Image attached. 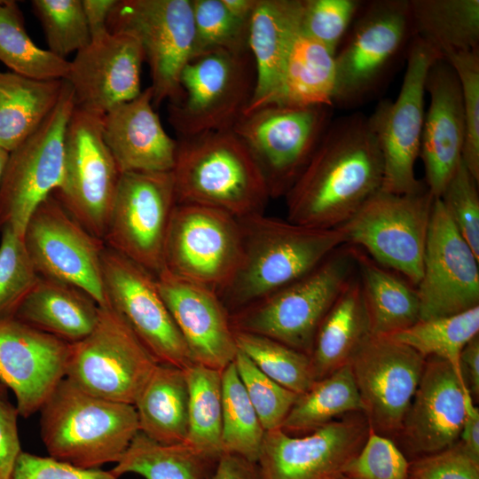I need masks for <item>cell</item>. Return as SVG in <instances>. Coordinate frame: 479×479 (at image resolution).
<instances>
[{
    "label": "cell",
    "instance_id": "obj_1",
    "mask_svg": "<svg viewBox=\"0 0 479 479\" xmlns=\"http://www.w3.org/2000/svg\"><path fill=\"white\" fill-rule=\"evenodd\" d=\"M382 180V157L367 117H341L330 122L285 195L287 219L308 227L337 228L381 189Z\"/></svg>",
    "mask_w": 479,
    "mask_h": 479
},
{
    "label": "cell",
    "instance_id": "obj_2",
    "mask_svg": "<svg viewBox=\"0 0 479 479\" xmlns=\"http://www.w3.org/2000/svg\"><path fill=\"white\" fill-rule=\"evenodd\" d=\"M239 222L240 263L217 293L230 314L296 280L347 245L338 228L308 227L264 213Z\"/></svg>",
    "mask_w": 479,
    "mask_h": 479
},
{
    "label": "cell",
    "instance_id": "obj_3",
    "mask_svg": "<svg viewBox=\"0 0 479 479\" xmlns=\"http://www.w3.org/2000/svg\"><path fill=\"white\" fill-rule=\"evenodd\" d=\"M171 170L177 203L215 208L238 219L263 214L270 195L263 175L232 130L178 137Z\"/></svg>",
    "mask_w": 479,
    "mask_h": 479
},
{
    "label": "cell",
    "instance_id": "obj_4",
    "mask_svg": "<svg viewBox=\"0 0 479 479\" xmlns=\"http://www.w3.org/2000/svg\"><path fill=\"white\" fill-rule=\"evenodd\" d=\"M40 411L49 456L81 468L117 463L139 431L133 404L94 396L66 377Z\"/></svg>",
    "mask_w": 479,
    "mask_h": 479
},
{
    "label": "cell",
    "instance_id": "obj_5",
    "mask_svg": "<svg viewBox=\"0 0 479 479\" xmlns=\"http://www.w3.org/2000/svg\"><path fill=\"white\" fill-rule=\"evenodd\" d=\"M356 272L352 248L344 245L305 275L231 313L232 327L310 356L319 325Z\"/></svg>",
    "mask_w": 479,
    "mask_h": 479
},
{
    "label": "cell",
    "instance_id": "obj_6",
    "mask_svg": "<svg viewBox=\"0 0 479 479\" xmlns=\"http://www.w3.org/2000/svg\"><path fill=\"white\" fill-rule=\"evenodd\" d=\"M255 87L250 51L194 56L180 75L177 97L169 102V122L178 137L232 130L250 104Z\"/></svg>",
    "mask_w": 479,
    "mask_h": 479
},
{
    "label": "cell",
    "instance_id": "obj_7",
    "mask_svg": "<svg viewBox=\"0 0 479 479\" xmlns=\"http://www.w3.org/2000/svg\"><path fill=\"white\" fill-rule=\"evenodd\" d=\"M434 200L427 187L403 194L380 190L337 228L347 245L362 249L416 287L422 276Z\"/></svg>",
    "mask_w": 479,
    "mask_h": 479
},
{
    "label": "cell",
    "instance_id": "obj_8",
    "mask_svg": "<svg viewBox=\"0 0 479 479\" xmlns=\"http://www.w3.org/2000/svg\"><path fill=\"white\" fill-rule=\"evenodd\" d=\"M325 106L269 104L246 113L232 130L247 148L271 199L285 197L331 122Z\"/></svg>",
    "mask_w": 479,
    "mask_h": 479
},
{
    "label": "cell",
    "instance_id": "obj_9",
    "mask_svg": "<svg viewBox=\"0 0 479 479\" xmlns=\"http://www.w3.org/2000/svg\"><path fill=\"white\" fill-rule=\"evenodd\" d=\"M406 67L395 100H381L367 117L383 162L381 191L403 194L426 187L415 176L425 117L426 79L442 54L423 40L412 36Z\"/></svg>",
    "mask_w": 479,
    "mask_h": 479
},
{
    "label": "cell",
    "instance_id": "obj_10",
    "mask_svg": "<svg viewBox=\"0 0 479 479\" xmlns=\"http://www.w3.org/2000/svg\"><path fill=\"white\" fill-rule=\"evenodd\" d=\"M125 320L106 302L84 339L71 343L66 378L84 391L134 404L158 365Z\"/></svg>",
    "mask_w": 479,
    "mask_h": 479
},
{
    "label": "cell",
    "instance_id": "obj_11",
    "mask_svg": "<svg viewBox=\"0 0 479 479\" xmlns=\"http://www.w3.org/2000/svg\"><path fill=\"white\" fill-rule=\"evenodd\" d=\"M102 117L75 107L65 133L62 178L52 194L85 230L104 240L121 172L104 140Z\"/></svg>",
    "mask_w": 479,
    "mask_h": 479
},
{
    "label": "cell",
    "instance_id": "obj_12",
    "mask_svg": "<svg viewBox=\"0 0 479 479\" xmlns=\"http://www.w3.org/2000/svg\"><path fill=\"white\" fill-rule=\"evenodd\" d=\"M335 53L334 106H355L373 93L412 38L409 0L362 4Z\"/></svg>",
    "mask_w": 479,
    "mask_h": 479
},
{
    "label": "cell",
    "instance_id": "obj_13",
    "mask_svg": "<svg viewBox=\"0 0 479 479\" xmlns=\"http://www.w3.org/2000/svg\"><path fill=\"white\" fill-rule=\"evenodd\" d=\"M107 27L130 33L140 43L150 68L153 106L175 99L180 75L193 56L191 0H117Z\"/></svg>",
    "mask_w": 479,
    "mask_h": 479
},
{
    "label": "cell",
    "instance_id": "obj_14",
    "mask_svg": "<svg viewBox=\"0 0 479 479\" xmlns=\"http://www.w3.org/2000/svg\"><path fill=\"white\" fill-rule=\"evenodd\" d=\"M75 107L72 88L64 80L52 112L27 139L9 153L0 185V232L10 227L23 238L34 210L59 185L65 133Z\"/></svg>",
    "mask_w": 479,
    "mask_h": 479
},
{
    "label": "cell",
    "instance_id": "obj_15",
    "mask_svg": "<svg viewBox=\"0 0 479 479\" xmlns=\"http://www.w3.org/2000/svg\"><path fill=\"white\" fill-rule=\"evenodd\" d=\"M177 204L171 171L122 173L105 244L156 276Z\"/></svg>",
    "mask_w": 479,
    "mask_h": 479
},
{
    "label": "cell",
    "instance_id": "obj_16",
    "mask_svg": "<svg viewBox=\"0 0 479 479\" xmlns=\"http://www.w3.org/2000/svg\"><path fill=\"white\" fill-rule=\"evenodd\" d=\"M241 255L239 219L198 205L177 204L164 249V269L218 293Z\"/></svg>",
    "mask_w": 479,
    "mask_h": 479
},
{
    "label": "cell",
    "instance_id": "obj_17",
    "mask_svg": "<svg viewBox=\"0 0 479 479\" xmlns=\"http://www.w3.org/2000/svg\"><path fill=\"white\" fill-rule=\"evenodd\" d=\"M101 271L106 302L125 320L158 363L182 369L193 364L155 276L106 245Z\"/></svg>",
    "mask_w": 479,
    "mask_h": 479
},
{
    "label": "cell",
    "instance_id": "obj_18",
    "mask_svg": "<svg viewBox=\"0 0 479 479\" xmlns=\"http://www.w3.org/2000/svg\"><path fill=\"white\" fill-rule=\"evenodd\" d=\"M23 241L41 277L77 287L99 306L106 303L101 271L105 241L85 230L52 193L30 216Z\"/></svg>",
    "mask_w": 479,
    "mask_h": 479
},
{
    "label": "cell",
    "instance_id": "obj_19",
    "mask_svg": "<svg viewBox=\"0 0 479 479\" xmlns=\"http://www.w3.org/2000/svg\"><path fill=\"white\" fill-rule=\"evenodd\" d=\"M479 256L435 199L416 287L420 319L451 316L479 306Z\"/></svg>",
    "mask_w": 479,
    "mask_h": 479
},
{
    "label": "cell",
    "instance_id": "obj_20",
    "mask_svg": "<svg viewBox=\"0 0 479 479\" xmlns=\"http://www.w3.org/2000/svg\"><path fill=\"white\" fill-rule=\"evenodd\" d=\"M426 358L389 336H370L349 362L363 413L379 434L400 432Z\"/></svg>",
    "mask_w": 479,
    "mask_h": 479
},
{
    "label": "cell",
    "instance_id": "obj_21",
    "mask_svg": "<svg viewBox=\"0 0 479 479\" xmlns=\"http://www.w3.org/2000/svg\"><path fill=\"white\" fill-rule=\"evenodd\" d=\"M355 412L302 436L281 428L265 431L257 465L263 479H340L369 434Z\"/></svg>",
    "mask_w": 479,
    "mask_h": 479
},
{
    "label": "cell",
    "instance_id": "obj_22",
    "mask_svg": "<svg viewBox=\"0 0 479 479\" xmlns=\"http://www.w3.org/2000/svg\"><path fill=\"white\" fill-rule=\"evenodd\" d=\"M144 61L141 44L130 33L108 31L90 39L69 61L66 81L75 107L103 116L137 97Z\"/></svg>",
    "mask_w": 479,
    "mask_h": 479
},
{
    "label": "cell",
    "instance_id": "obj_23",
    "mask_svg": "<svg viewBox=\"0 0 479 479\" xmlns=\"http://www.w3.org/2000/svg\"><path fill=\"white\" fill-rule=\"evenodd\" d=\"M70 346L15 318L0 319V382L12 390L19 415L40 411L66 377Z\"/></svg>",
    "mask_w": 479,
    "mask_h": 479
},
{
    "label": "cell",
    "instance_id": "obj_24",
    "mask_svg": "<svg viewBox=\"0 0 479 479\" xmlns=\"http://www.w3.org/2000/svg\"><path fill=\"white\" fill-rule=\"evenodd\" d=\"M155 279L194 363L223 371L238 347L230 312L217 293L166 269Z\"/></svg>",
    "mask_w": 479,
    "mask_h": 479
},
{
    "label": "cell",
    "instance_id": "obj_25",
    "mask_svg": "<svg viewBox=\"0 0 479 479\" xmlns=\"http://www.w3.org/2000/svg\"><path fill=\"white\" fill-rule=\"evenodd\" d=\"M469 397L462 379L447 361L427 357L401 429L409 448L428 455L457 444Z\"/></svg>",
    "mask_w": 479,
    "mask_h": 479
},
{
    "label": "cell",
    "instance_id": "obj_26",
    "mask_svg": "<svg viewBox=\"0 0 479 479\" xmlns=\"http://www.w3.org/2000/svg\"><path fill=\"white\" fill-rule=\"evenodd\" d=\"M429 105L425 112L420 156L424 184L439 198L462 161L466 123L458 77L444 59L430 67L426 79Z\"/></svg>",
    "mask_w": 479,
    "mask_h": 479
},
{
    "label": "cell",
    "instance_id": "obj_27",
    "mask_svg": "<svg viewBox=\"0 0 479 479\" xmlns=\"http://www.w3.org/2000/svg\"><path fill=\"white\" fill-rule=\"evenodd\" d=\"M102 133L121 174L172 170L177 142L166 132L153 109L150 86L106 112Z\"/></svg>",
    "mask_w": 479,
    "mask_h": 479
},
{
    "label": "cell",
    "instance_id": "obj_28",
    "mask_svg": "<svg viewBox=\"0 0 479 479\" xmlns=\"http://www.w3.org/2000/svg\"><path fill=\"white\" fill-rule=\"evenodd\" d=\"M302 4V0H257L248 26L255 87L245 114L275 100L289 49L300 31Z\"/></svg>",
    "mask_w": 479,
    "mask_h": 479
},
{
    "label": "cell",
    "instance_id": "obj_29",
    "mask_svg": "<svg viewBox=\"0 0 479 479\" xmlns=\"http://www.w3.org/2000/svg\"><path fill=\"white\" fill-rule=\"evenodd\" d=\"M98 313L99 305L82 289L40 276L13 318L75 343L91 333Z\"/></svg>",
    "mask_w": 479,
    "mask_h": 479
},
{
    "label": "cell",
    "instance_id": "obj_30",
    "mask_svg": "<svg viewBox=\"0 0 479 479\" xmlns=\"http://www.w3.org/2000/svg\"><path fill=\"white\" fill-rule=\"evenodd\" d=\"M370 336L369 316L356 272L317 331L310 354L316 381L349 364Z\"/></svg>",
    "mask_w": 479,
    "mask_h": 479
},
{
    "label": "cell",
    "instance_id": "obj_31",
    "mask_svg": "<svg viewBox=\"0 0 479 479\" xmlns=\"http://www.w3.org/2000/svg\"><path fill=\"white\" fill-rule=\"evenodd\" d=\"M373 336H389L420 319L416 287L352 247Z\"/></svg>",
    "mask_w": 479,
    "mask_h": 479
},
{
    "label": "cell",
    "instance_id": "obj_32",
    "mask_svg": "<svg viewBox=\"0 0 479 479\" xmlns=\"http://www.w3.org/2000/svg\"><path fill=\"white\" fill-rule=\"evenodd\" d=\"M188 401L184 370L159 363L133 404L139 432L162 444H185L188 435Z\"/></svg>",
    "mask_w": 479,
    "mask_h": 479
},
{
    "label": "cell",
    "instance_id": "obj_33",
    "mask_svg": "<svg viewBox=\"0 0 479 479\" xmlns=\"http://www.w3.org/2000/svg\"><path fill=\"white\" fill-rule=\"evenodd\" d=\"M335 54L300 31L289 49L273 103L292 106H334Z\"/></svg>",
    "mask_w": 479,
    "mask_h": 479
},
{
    "label": "cell",
    "instance_id": "obj_34",
    "mask_svg": "<svg viewBox=\"0 0 479 479\" xmlns=\"http://www.w3.org/2000/svg\"><path fill=\"white\" fill-rule=\"evenodd\" d=\"M64 80H35L0 72V148L12 152L57 106Z\"/></svg>",
    "mask_w": 479,
    "mask_h": 479
},
{
    "label": "cell",
    "instance_id": "obj_35",
    "mask_svg": "<svg viewBox=\"0 0 479 479\" xmlns=\"http://www.w3.org/2000/svg\"><path fill=\"white\" fill-rule=\"evenodd\" d=\"M412 36L437 50L479 49V0H409Z\"/></svg>",
    "mask_w": 479,
    "mask_h": 479
},
{
    "label": "cell",
    "instance_id": "obj_36",
    "mask_svg": "<svg viewBox=\"0 0 479 479\" xmlns=\"http://www.w3.org/2000/svg\"><path fill=\"white\" fill-rule=\"evenodd\" d=\"M349 412H363V404L348 364L299 395L281 429L289 435L310 433Z\"/></svg>",
    "mask_w": 479,
    "mask_h": 479
},
{
    "label": "cell",
    "instance_id": "obj_37",
    "mask_svg": "<svg viewBox=\"0 0 479 479\" xmlns=\"http://www.w3.org/2000/svg\"><path fill=\"white\" fill-rule=\"evenodd\" d=\"M188 385V435L185 444L209 461L224 454L222 371L193 363L183 369Z\"/></svg>",
    "mask_w": 479,
    "mask_h": 479
},
{
    "label": "cell",
    "instance_id": "obj_38",
    "mask_svg": "<svg viewBox=\"0 0 479 479\" xmlns=\"http://www.w3.org/2000/svg\"><path fill=\"white\" fill-rule=\"evenodd\" d=\"M209 462L186 444H162L138 431L110 471L117 477L131 473L145 479H203Z\"/></svg>",
    "mask_w": 479,
    "mask_h": 479
},
{
    "label": "cell",
    "instance_id": "obj_39",
    "mask_svg": "<svg viewBox=\"0 0 479 479\" xmlns=\"http://www.w3.org/2000/svg\"><path fill=\"white\" fill-rule=\"evenodd\" d=\"M0 61L35 80H66L69 60L37 46L28 35L18 4L0 0Z\"/></svg>",
    "mask_w": 479,
    "mask_h": 479
},
{
    "label": "cell",
    "instance_id": "obj_40",
    "mask_svg": "<svg viewBox=\"0 0 479 479\" xmlns=\"http://www.w3.org/2000/svg\"><path fill=\"white\" fill-rule=\"evenodd\" d=\"M476 335H479V306L451 316L419 320L389 337L409 346L425 358L436 357L447 361L462 379L460 353Z\"/></svg>",
    "mask_w": 479,
    "mask_h": 479
},
{
    "label": "cell",
    "instance_id": "obj_41",
    "mask_svg": "<svg viewBox=\"0 0 479 479\" xmlns=\"http://www.w3.org/2000/svg\"><path fill=\"white\" fill-rule=\"evenodd\" d=\"M222 413L224 453L257 462L265 430L233 361L222 371Z\"/></svg>",
    "mask_w": 479,
    "mask_h": 479
},
{
    "label": "cell",
    "instance_id": "obj_42",
    "mask_svg": "<svg viewBox=\"0 0 479 479\" xmlns=\"http://www.w3.org/2000/svg\"><path fill=\"white\" fill-rule=\"evenodd\" d=\"M238 349L284 388L301 395L316 381L309 355L269 337L234 330Z\"/></svg>",
    "mask_w": 479,
    "mask_h": 479
},
{
    "label": "cell",
    "instance_id": "obj_43",
    "mask_svg": "<svg viewBox=\"0 0 479 479\" xmlns=\"http://www.w3.org/2000/svg\"><path fill=\"white\" fill-rule=\"evenodd\" d=\"M194 24L193 56L215 51L247 52L248 26L235 18L222 0H191Z\"/></svg>",
    "mask_w": 479,
    "mask_h": 479
},
{
    "label": "cell",
    "instance_id": "obj_44",
    "mask_svg": "<svg viewBox=\"0 0 479 479\" xmlns=\"http://www.w3.org/2000/svg\"><path fill=\"white\" fill-rule=\"evenodd\" d=\"M31 7L43 27L48 50L56 56L66 59L90 43L82 0H33Z\"/></svg>",
    "mask_w": 479,
    "mask_h": 479
},
{
    "label": "cell",
    "instance_id": "obj_45",
    "mask_svg": "<svg viewBox=\"0 0 479 479\" xmlns=\"http://www.w3.org/2000/svg\"><path fill=\"white\" fill-rule=\"evenodd\" d=\"M0 319L13 318L36 285L40 275L26 249L23 238L10 227L1 231Z\"/></svg>",
    "mask_w": 479,
    "mask_h": 479
},
{
    "label": "cell",
    "instance_id": "obj_46",
    "mask_svg": "<svg viewBox=\"0 0 479 479\" xmlns=\"http://www.w3.org/2000/svg\"><path fill=\"white\" fill-rule=\"evenodd\" d=\"M233 362L263 429L281 428L299 395L271 380L239 349Z\"/></svg>",
    "mask_w": 479,
    "mask_h": 479
},
{
    "label": "cell",
    "instance_id": "obj_47",
    "mask_svg": "<svg viewBox=\"0 0 479 479\" xmlns=\"http://www.w3.org/2000/svg\"><path fill=\"white\" fill-rule=\"evenodd\" d=\"M459 82L466 123L462 161L479 182V49L450 51L443 55Z\"/></svg>",
    "mask_w": 479,
    "mask_h": 479
},
{
    "label": "cell",
    "instance_id": "obj_48",
    "mask_svg": "<svg viewBox=\"0 0 479 479\" xmlns=\"http://www.w3.org/2000/svg\"><path fill=\"white\" fill-rule=\"evenodd\" d=\"M363 2L358 0H302V34L336 53Z\"/></svg>",
    "mask_w": 479,
    "mask_h": 479
},
{
    "label": "cell",
    "instance_id": "obj_49",
    "mask_svg": "<svg viewBox=\"0 0 479 479\" xmlns=\"http://www.w3.org/2000/svg\"><path fill=\"white\" fill-rule=\"evenodd\" d=\"M478 183L463 161L439 197L455 227L479 256Z\"/></svg>",
    "mask_w": 479,
    "mask_h": 479
},
{
    "label": "cell",
    "instance_id": "obj_50",
    "mask_svg": "<svg viewBox=\"0 0 479 479\" xmlns=\"http://www.w3.org/2000/svg\"><path fill=\"white\" fill-rule=\"evenodd\" d=\"M410 464L397 445L370 428L367 438L351 459L343 476L348 479H408Z\"/></svg>",
    "mask_w": 479,
    "mask_h": 479
},
{
    "label": "cell",
    "instance_id": "obj_51",
    "mask_svg": "<svg viewBox=\"0 0 479 479\" xmlns=\"http://www.w3.org/2000/svg\"><path fill=\"white\" fill-rule=\"evenodd\" d=\"M408 479H479V461L457 443L410 465Z\"/></svg>",
    "mask_w": 479,
    "mask_h": 479
},
{
    "label": "cell",
    "instance_id": "obj_52",
    "mask_svg": "<svg viewBox=\"0 0 479 479\" xmlns=\"http://www.w3.org/2000/svg\"><path fill=\"white\" fill-rule=\"evenodd\" d=\"M12 479H119L110 470L81 468L51 457L21 452Z\"/></svg>",
    "mask_w": 479,
    "mask_h": 479
},
{
    "label": "cell",
    "instance_id": "obj_53",
    "mask_svg": "<svg viewBox=\"0 0 479 479\" xmlns=\"http://www.w3.org/2000/svg\"><path fill=\"white\" fill-rule=\"evenodd\" d=\"M18 415L16 406L0 395V479H12L15 464L22 452Z\"/></svg>",
    "mask_w": 479,
    "mask_h": 479
},
{
    "label": "cell",
    "instance_id": "obj_54",
    "mask_svg": "<svg viewBox=\"0 0 479 479\" xmlns=\"http://www.w3.org/2000/svg\"><path fill=\"white\" fill-rule=\"evenodd\" d=\"M209 479H263L256 462L239 455L224 453Z\"/></svg>",
    "mask_w": 479,
    "mask_h": 479
},
{
    "label": "cell",
    "instance_id": "obj_55",
    "mask_svg": "<svg viewBox=\"0 0 479 479\" xmlns=\"http://www.w3.org/2000/svg\"><path fill=\"white\" fill-rule=\"evenodd\" d=\"M459 370L462 380L471 397H479V335L470 340L463 348L459 357Z\"/></svg>",
    "mask_w": 479,
    "mask_h": 479
},
{
    "label": "cell",
    "instance_id": "obj_56",
    "mask_svg": "<svg viewBox=\"0 0 479 479\" xmlns=\"http://www.w3.org/2000/svg\"><path fill=\"white\" fill-rule=\"evenodd\" d=\"M117 0H82L90 39L107 33L109 15Z\"/></svg>",
    "mask_w": 479,
    "mask_h": 479
},
{
    "label": "cell",
    "instance_id": "obj_57",
    "mask_svg": "<svg viewBox=\"0 0 479 479\" xmlns=\"http://www.w3.org/2000/svg\"><path fill=\"white\" fill-rule=\"evenodd\" d=\"M459 439L462 448L479 461V410L472 397L467 401L466 416Z\"/></svg>",
    "mask_w": 479,
    "mask_h": 479
},
{
    "label": "cell",
    "instance_id": "obj_58",
    "mask_svg": "<svg viewBox=\"0 0 479 479\" xmlns=\"http://www.w3.org/2000/svg\"><path fill=\"white\" fill-rule=\"evenodd\" d=\"M222 3L235 18L249 22L257 0H222Z\"/></svg>",
    "mask_w": 479,
    "mask_h": 479
},
{
    "label": "cell",
    "instance_id": "obj_59",
    "mask_svg": "<svg viewBox=\"0 0 479 479\" xmlns=\"http://www.w3.org/2000/svg\"><path fill=\"white\" fill-rule=\"evenodd\" d=\"M9 157V152L0 148V185Z\"/></svg>",
    "mask_w": 479,
    "mask_h": 479
},
{
    "label": "cell",
    "instance_id": "obj_60",
    "mask_svg": "<svg viewBox=\"0 0 479 479\" xmlns=\"http://www.w3.org/2000/svg\"><path fill=\"white\" fill-rule=\"evenodd\" d=\"M5 386H4L1 382H0V395L1 396H4V393H5Z\"/></svg>",
    "mask_w": 479,
    "mask_h": 479
},
{
    "label": "cell",
    "instance_id": "obj_61",
    "mask_svg": "<svg viewBox=\"0 0 479 479\" xmlns=\"http://www.w3.org/2000/svg\"><path fill=\"white\" fill-rule=\"evenodd\" d=\"M340 479H348V478H346V477L342 476V477H341Z\"/></svg>",
    "mask_w": 479,
    "mask_h": 479
}]
</instances>
